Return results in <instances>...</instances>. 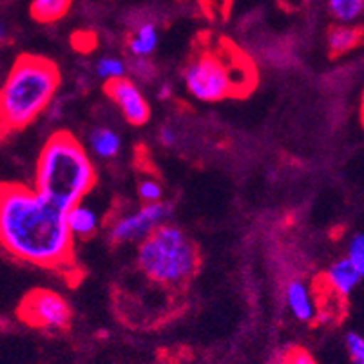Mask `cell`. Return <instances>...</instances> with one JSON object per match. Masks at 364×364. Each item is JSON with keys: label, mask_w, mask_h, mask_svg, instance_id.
<instances>
[{"label": "cell", "mask_w": 364, "mask_h": 364, "mask_svg": "<svg viewBox=\"0 0 364 364\" xmlns=\"http://www.w3.org/2000/svg\"><path fill=\"white\" fill-rule=\"evenodd\" d=\"M138 196L144 203H158L164 198V188H161L160 181L145 178L138 183Z\"/></svg>", "instance_id": "ac0fdd59"}, {"label": "cell", "mask_w": 364, "mask_h": 364, "mask_svg": "<svg viewBox=\"0 0 364 364\" xmlns=\"http://www.w3.org/2000/svg\"><path fill=\"white\" fill-rule=\"evenodd\" d=\"M328 9L339 22H353L363 13L364 0H328Z\"/></svg>", "instance_id": "2e32d148"}, {"label": "cell", "mask_w": 364, "mask_h": 364, "mask_svg": "<svg viewBox=\"0 0 364 364\" xmlns=\"http://www.w3.org/2000/svg\"><path fill=\"white\" fill-rule=\"evenodd\" d=\"M360 122L364 125V92H363V98H360Z\"/></svg>", "instance_id": "484cf974"}, {"label": "cell", "mask_w": 364, "mask_h": 364, "mask_svg": "<svg viewBox=\"0 0 364 364\" xmlns=\"http://www.w3.org/2000/svg\"><path fill=\"white\" fill-rule=\"evenodd\" d=\"M60 71L46 56L22 55L13 62L0 92L2 132L24 131L44 114L60 87Z\"/></svg>", "instance_id": "3957f363"}, {"label": "cell", "mask_w": 364, "mask_h": 364, "mask_svg": "<svg viewBox=\"0 0 364 364\" xmlns=\"http://www.w3.org/2000/svg\"><path fill=\"white\" fill-rule=\"evenodd\" d=\"M18 317L29 326L42 330H64L71 323V309L58 292L36 289L26 294L18 304Z\"/></svg>", "instance_id": "8992f818"}, {"label": "cell", "mask_w": 364, "mask_h": 364, "mask_svg": "<svg viewBox=\"0 0 364 364\" xmlns=\"http://www.w3.org/2000/svg\"><path fill=\"white\" fill-rule=\"evenodd\" d=\"M158 138H160L161 145H165V147H171V145L176 144L178 134L172 127H161L160 132H158Z\"/></svg>", "instance_id": "cb8c5ba5"}, {"label": "cell", "mask_w": 364, "mask_h": 364, "mask_svg": "<svg viewBox=\"0 0 364 364\" xmlns=\"http://www.w3.org/2000/svg\"><path fill=\"white\" fill-rule=\"evenodd\" d=\"M68 223L71 234L76 237H91L98 230V216L89 205L76 203L68 210Z\"/></svg>", "instance_id": "7c38bea8"}, {"label": "cell", "mask_w": 364, "mask_h": 364, "mask_svg": "<svg viewBox=\"0 0 364 364\" xmlns=\"http://www.w3.org/2000/svg\"><path fill=\"white\" fill-rule=\"evenodd\" d=\"M279 364H317L312 353L304 348H290L289 352L281 357Z\"/></svg>", "instance_id": "7402d4cb"}, {"label": "cell", "mask_w": 364, "mask_h": 364, "mask_svg": "<svg viewBox=\"0 0 364 364\" xmlns=\"http://www.w3.org/2000/svg\"><path fill=\"white\" fill-rule=\"evenodd\" d=\"M346 350H348L350 357H352L353 364H364V337L359 333H346Z\"/></svg>", "instance_id": "ffe728a7"}, {"label": "cell", "mask_w": 364, "mask_h": 364, "mask_svg": "<svg viewBox=\"0 0 364 364\" xmlns=\"http://www.w3.org/2000/svg\"><path fill=\"white\" fill-rule=\"evenodd\" d=\"M0 241L6 252L22 263L48 270L73 267L75 236L68 210L42 196L33 185H2Z\"/></svg>", "instance_id": "6da1fadb"}, {"label": "cell", "mask_w": 364, "mask_h": 364, "mask_svg": "<svg viewBox=\"0 0 364 364\" xmlns=\"http://www.w3.org/2000/svg\"><path fill=\"white\" fill-rule=\"evenodd\" d=\"M171 95H172L171 85L164 84L160 89H158V98H160V100H167V98H171Z\"/></svg>", "instance_id": "d4e9b609"}, {"label": "cell", "mask_w": 364, "mask_h": 364, "mask_svg": "<svg viewBox=\"0 0 364 364\" xmlns=\"http://www.w3.org/2000/svg\"><path fill=\"white\" fill-rule=\"evenodd\" d=\"M89 147H91L95 156L102 158V160H111V158L118 156L122 149V140L111 129L98 127L89 134Z\"/></svg>", "instance_id": "5bb4252c"}, {"label": "cell", "mask_w": 364, "mask_h": 364, "mask_svg": "<svg viewBox=\"0 0 364 364\" xmlns=\"http://www.w3.org/2000/svg\"><path fill=\"white\" fill-rule=\"evenodd\" d=\"M129 53L134 58H149L158 46V29L152 22H141L129 38Z\"/></svg>", "instance_id": "4fadbf2b"}, {"label": "cell", "mask_w": 364, "mask_h": 364, "mask_svg": "<svg viewBox=\"0 0 364 364\" xmlns=\"http://www.w3.org/2000/svg\"><path fill=\"white\" fill-rule=\"evenodd\" d=\"M346 256L350 257V261L355 264L357 270H359L364 277V234H355V236L350 240L348 254H346Z\"/></svg>", "instance_id": "d6986e66"}, {"label": "cell", "mask_w": 364, "mask_h": 364, "mask_svg": "<svg viewBox=\"0 0 364 364\" xmlns=\"http://www.w3.org/2000/svg\"><path fill=\"white\" fill-rule=\"evenodd\" d=\"M364 31L353 26H333L328 31V51L332 56H341L363 44Z\"/></svg>", "instance_id": "8fae6325"}, {"label": "cell", "mask_w": 364, "mask_h": 364, "mask_svg": "<svg viewBox=\"0 0 364 364\" xmlns=\"http://www.w3.org/2000/svg\"><path fill=\"white\" fill-rule=\"evenodd\" d=\"M185 85L196 100L214 104L236 95L230 62L218 53H201L185 69Z\"/></svg>", "instance_id": "5b68a950"}, {"label": "cell", "mask_w": 364, "mask_h": 364, "mask_svg": "<svg viewBox=\"0 0 364 364\" xmlns=\"http://www.w3.org/2000/svg\"><path fill=\"white\" fill-rule=\"evenodd\" d=\"M127 69L129 68L125 65V62L117 58V56H104V58H100V60L97 62V75L105 82L125 78Z\"/></svg>", "instance_id": "e0dca14e"}, {"label": "cell", "mask_w": 364, "mask_h": 364, "mask_svg": "<svg viewBox=\"0 0 364 364\" xmlns=\"http://www.w3.org/2000/svg\"><path fill=\"white\" fill-rule=\"evenodd\" d=\"M97 185V168L80 140L68 131L53 132L36 158L33 187L69 210Z\"/></svg>", "instance_id": "7a4b0ae2"}, {"label": "cell", "mask_w": 364, "mask_h": 364, "mask_svg": "<svg viewBox=\"0 0 364 364\" xmlns=\"http://www.w3.org/2000/svg\"><path fill=\"white\" fill-rule=\"evenodd\" d=\"M171 205L158 201V203H144L131 214H124L109 225V240L112 243H125V241H144L154 230L167 223L171 216Z\"/></svg>", "instance_id": "52a82bcc"}, {"label": "cell", "mask_w": 364, "mask_h": 364, "mask_svg": "<svg viewBox=\"0 0 364 364\" xmlns=\"http://www.w3.org/2000/svg\"><path fill=\"white\" fill-rule=\"evenodd\" d=\"M71 4L73 0H33L29 11L36 22L51 24V22L64 18L71 9Z\"/></svg>", "instance_id": "9a60e30c"}, {"label": "cell", "mask_w": 364, "mask_h": 364, "mask_svg": "<svg viewBox=\"0 0 364 364\" xmlns=\"http://www.w3.org/2000/svg\"><path fill=\"white\" fill-rule=\"evenodd\" d=\"M200 254L194 241L174 225H161L138 247L141 272L164 287H180L196 274Z\"/></svg>", "instance_id": "277c9868"}, {"label": "cell", "mask_w": 364, "mask_h": 364, "mask_svg": "<svg viewBox=\"0 0 364 364\" xmlns=\"http://www.w3.org/2000/svg\"><path fill=\"white\" fill-rule=\"evenodd\" d=\"M129 69H131V73L136 76L138 80H145V82L152 80V78H154V73H156L154 71V68H152L151 62H149V58H134Z\"/></svg>", "instance_id": "44dd1931"}, {"label": "cell", "mask_w": 364, "mask_h": 364, "mask_svg": "<svg viewBox=\"0 0 364 364\" xmlns=\"http://www.w3.org/2000/svg\"><path fill=\"white\" fill-rule=\"evenodd\" d=\"M283 299L289 306L290 314L296 317L297 321L303 323H312L319 312H317V303L314 301L312 290L309 289V284L301 279H292L284 287Z\"/></svg>", "instance_id": "9c48e42d"}, {"label": "cell", "mask_w": 364, "mask_h": 364, "mask_svg": "<svg viewBox=\"0 0 364 364\" xmlns=\"http://www.w3.org/2000/svg\"><path fill=\"white\" fill-rule=\"evenodd\" d=\"M201 6L210 18H221L228 13L230 0H201Z\"/></svg>", "instance_id": "603a6c76"}, {"label": "cell", "mask_w": 364, "mask_h": 364, "mask_svg": "<svg viewBox=\"0 0 364 364\" xmlns=\"http://www.w3.org/2000/svg\"><path fill=\"white\" fill-rule=\"evenodd\" d=\"M105 92L118 109L122 111L125 120L131 125H145L151 118V107L147 98L140 91L131 78H120V80L105 82Z\"/></svg>", "instance_id": "ba28073f"}, {"label": "cell", "mask_w": 364, "mask_h": 364, "mask_svg": "<svg viewBox=\"0 0 364 364\" xmlns=\"http://www.w3.org/2000/svg\"><path fill=\"white\" fill-rule=\"evenodd\" d=\"M360 279H363V274L357 270V267L350 261L348 256L333 261L328 270L324 272L326 287L339 297H348L355 290L357 284L360 283Z\"/></svg>", "instance_id": "30bf717a"}]
</instances>
